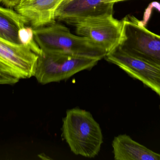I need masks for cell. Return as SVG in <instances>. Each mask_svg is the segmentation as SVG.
Here are the masks:
<instances>
[{
    "mask_svg": "<svg viewBox=\"0 0 160 160\" xmlns=\"http://www.w3.org/2000/svg\"><path fill=\"white\" fill-rule=\"evenodd\" d=\"M62 135L74 154L89 158L98 156L103 143L99 125L90 112L79 108L67 111Z\"/></svg>",
    "mask_w": 160,
    "mask_h": 160,
    "instance_id": "obj_1",
    "label": "cell"
},
{
    "mask_svg": "<svg viewBox=\"0 0 160 160\" xmlns=\"http://www.w3.org/2000/svg\"><path fill=\"white\" fill-rule=\"evenodd\" d=\"M34 38L42 51L59 53L101 60L107 54L105 50L89 39L73 34L60 23L33 29Z\"/></svg>",
    "mask_w": 160,
    "mask_h": 160,
    "instance_id": "obj_2",
    "label": "cell"
},
{
    "mask_svg": "<svg viewBox=\"0 0 160 160\" xmlns=\"http://www.w3.org/2000/svg\"><path fill=\"white\" fill-rule=\"evenodd\" d=\"M99 59L59 53L42 51L38 56L34 77L48 84L69 79L78 72L91 69Z\"/></svg>",
    "mask_w": 160,
    "mask_h": 160,
    "instance_id": "obj_3",
    "label": "cell"
},
{
    "mask_svg": "<svg viewBox=\"0 0 160 160\" xmlns=\"http://www.w3.org/2000/svg\"><path fill=\"white\" fill-rule=\"evenodd\" d=\"M122 21L119 48L160 69V35L150 32L134 16H127Z\"/></svg>",
    "mask_w": 160,
    "mask_h": 160,
    "instance_id": "obj_4",
    "label": "cell"
},
{
    "mask_svg": "<svg viewBox=\"0 0 160 160\" xmlns=\"http://www.w3.org/2000/svg\"><path fill=\"white\" fill-rule=\"evenodd\" d=\"M39 55L27 45L0 38V85H12L34 77Z\"/></svg>",
    "mask_w": 160,
    "mask_h": 160,
    "instance_id": "obj_5",
    "label": "cell"
},
{
    "mask_svg": "<svg viewBox=\"0 0 160 160\" xmlns=\"http://www.w3.org/2000/svg\"><path fill=\"white\" fill-rule=\"evenodd\" d=\"M68 24L75 26L78 35L89 39L107 53L114 49L121 41L123 22L115 18L113 14L82 18Z\"/></svg>",
    "mask_w": 160,
    "mask_h": 160,
    "instance_id": "obj_6",
    "label": "cell"
},
{
    "mask_svg": "<svg viewBox=\"0 0 160 160\" xmlns=\"http://www.w3.org/2000/svg\"><path fill=\"white\" fill-rule=\"evenodd\" d=\"M133 79L139 80L160 97V69L122 50L119 46L104 57Z\"/></svg>",
    "mask_w": 160,
    "mask_h": 160,
    "instance_id": "obj_7",
    "label": "cell"
},
{
    "mask_svg": "<svg viewBox=\"0 0 160 160\" xmlns=\"http://www.w3.org/2000/svg\"><path fill=\"white\" fill-rule=\"evenodd\" d=\"M106 0H64L56 10L55 18L67 23L86 17L113 14L114 4Z\"/></svg>",
    "mask_w": 160,
    "mask_h": 160,
    "instance_id": "obj_8",
    "label": "cell"
},
{
    "mask_svg": "<svg viewBox=\"0 0 160 160\" xmlns=\"http://www.w3.org/2000/svg\"><path fill=\"white\" fill-rule=\"evenodd\" d=\"M64 0H20L15 10L26 18L33 29L55 22L56 10Z\"/></svg>",
    "mask_w": 160,
    "mask_h": 160,
    "instance_id": "obj_9",
    "label": "cell"
},
{
    "mask_svg": "<svg viewBox=\"0 0 160 160\" xmlns=\"http://www.w3.org/2000/svg\"><path fill=\"white\" fill-rule=\"evenodd\" d=\"M112 146L116 160H160V154L135 142L127 134L115 137Z\"/></svg>",
    "mask_w": 160,
    "mask_h": 160,
    "instance_id": "obj_10",
    "label": "cell"
},
{
    "mask_svg": "<svg viewBox=\"0 0 160 160\" xmlns=\"http://www.w3.org/2000/svg\"><path fill=\"white\" fill-rule=\"evenodd\" d=\"M27 24L29 23L26 18L16 10L0 6V38L21 45L19 32Z\"/></svg>",
    "mask_w": 160,
    "mask_h": 160,
    "instance_id": "obj_11",
    "label": "cell"
},
{
    "mask_svg": "<svg viewBox=\"0 0 160 160\" xmlns=\"http://www.w3.org/2000/svg\"><path fill=\"white\" fill-rule=\"evenodd\" d=\"M19 37L22 44L29 46L38 55L41 54L42 51L35 39L32 27L26 26L21 28L19 32Z\"/></svg>",
    "mask_w": 160,
    "mask_h": 160,
    "instance_id": "obj_12",
    "label": "cell"
},
{
    "mask_svg": "<svg viewBox=\"0 0 160 160\" xmlns=\"http://www.w3.org/2000/svg\"><path fill=\"white\" fill-rule=\"evenodd\" d=\"M20 0H0V3L8 8H15Z\"/></svg>",
    "mask_w": 160,
    "mask_h": 160,
    "instance_id": "obj_13",
    "label": "cell"
},
{
    "mask_svg": "<svg viewBox=\"0 0 160 160\" xmlns=\"http://www.w3.org/2000/svg\"><path fill=\"white\" fill-rule=\"evenodd\" d=\"M126 1V0H106L105 3H113L115 4L118 2H121V1Z\"/></svg>",
    "mask_w": 160,
    "mask_h": 160,
    "instance_id": "obj_14",
    "label": "cell"
}]
</instances>
